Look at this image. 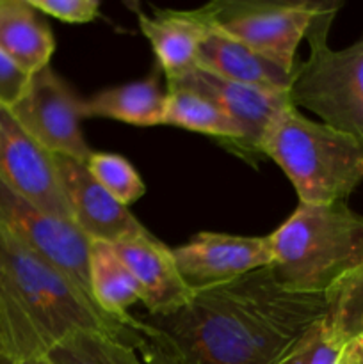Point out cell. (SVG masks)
Returning a JSON list of instances; mask_svg holds the SVG:
<instances>
[{"instance_id":"8","label":"cell","mask_w":363,"mask_h":364,"mask_svg":"<svg viewBox=\"0 0 363 364\" xmlns=\"http://www.w3.org/2000/svg\"><path fill=\"white\" fill-rule=\"evenodd\" d=\"M167 85L191 89L219 107L241 130V139L226 146L251 166L263 160L262 144L281 114L292 107L290 92H274L238 84L194 66L182 77L166 80Z\"/></svg>"},{"instance_id":"20","label":"cell","mask_w":363,"mask_h":364,"mask_svg":"<svg viewBox=\"0 0 363 364\" xmlns=\"http://www.w3.org/2000/svg\"><path fill=\"white\" fill-rule=\"evenodd\" d=\"M322 322L340 345L363 336V263L324 291Z\"/></svg>"},{"instance_id":"19","label":"cell","mask_w":363,"mask_h":364,"mask_svg":"<svg viewBox=\"0 0 363 364\" xmlns=\"http://www.w3.org/2000/svg\"><path fill=\"white\" fill-rule=\"evenodd\" d=\"M162 124L210 135L224 148L241 139V130L219 107L205 96L177 85H167Z\"/></svg>"},{"instance_id":"16","label":"cell","mask_w":363,"mask_h":364,"mask_svg":"<svg viewBox=\"0 0 363 364\" xmlns=\"http://www.w3.org/2000/svg\"><path fill=\"white\" fill-rule=\"evenodd\" d=\"M52 28L31 0H0V52L28 75L50 66Z\"/></svg>"},{"instance_id":"24","label":"cell","mask_w":363,"mask_h":364,"mask_svg":"<svg viewBox=\"0 0 363 364\" xmlns=\"http://www.w3.org/2000/svg\"><path fill=\"white\" fill-rule=\"evenodd\" d=\"M342 347L344 345L331 336L320 316L278 359L276 364H337Z\"/></svg>"},{"instance_id":"5","label":"cell","mask_w":363,"mask_h":364,"mask_svg":"<svg viewBox=\"0 0 363 364\" xmlns=\"http://www.w3.org/2000/svg\"><path fill=\"white\" fill-rule=\"evenodd\" d=\"M340 2H326L313 18L306 39L310 57L299 63L290 89L298 109L317 114L322 123L351 135L363 148V38L344 50L327 45Z\"/></svg>"},{"instance_id":"1","label":"cell","mask_w":363,"mask_h":364,"mask_svg":"<svg viewBox=\"0 0 363 364\" xmlns=\"http://www.w3.org/2000/svg\"><path fill=\"white\" fill-rule=\"evenodd\" d=\"M322 315L324 295L285 290L265 267L139 316L134 329L146 364H276Z\"/></svg>"},{"instance_id":"15","label":"cell","mask_w":363,"mask_h":364,"mask_svg":"<svg viewBox=\"0 0 363 364\" xmlns=\"http://www.w3.org/2000/svg\"><path fill=\"white\" fill-rule=\"evenodd\" d=\"M137 23L142 36L152 45L166 80L182 77L196 66V55L203 38L209 32L192 9H153V16L137 11Z\"/></svg>"},{"instance_id":"9","label":"cell","mask_w":363,"mask_h":364,"mask_svg":"<svg viewBox=\"0 0 363 364\" xmlns=\"http://www.w3.org/2000/svg\"><path fill=\"white\" fill-rule=\"evenodd\" d=\"M11 110L21 127L52 155L70 156L84 164L93 155L82 134V98L52 66L31 75L23 96Z\"/></svg>"},{"instance_id":"14","label":"cell","mask_w":363,"mask_h":364,"mask_svg":"<svg viewBox=\"0 0 363 364\" xmlns=\"http://www.w3.org/2000/svg\"><path fill=\"white\" fill-rule=\"evenodd\" d=\"M196 66L226 80L274 92H290L298 71H290L249 46L209 28L196 55Z\"/></svg>"},{"instance_id":"26","label":"cell","mask_w":363,"mask_h":364,"mask_svg":"<svg viewBox=\"0 0 363 364\" xmlns=\"http://www.w3.org/2000/svg\"><path fill=\"white\" fill-rule=\"evenodd\" d=\"M31 75L18 68L6 53L0 52V105L13 107L23 96Z\"/></svg>"},{"instance_id":"13","label":"cell","mask_w":363,"mask_h":364,"mask_svg":"<svg viewBox=\"0 0 363 364\" xmlns=\"http://www.w3.org/2000/svg\"><path fill=\"white\" fill-rule=\"evenodd\" d=\"M141 288V302L148 315H164L187 304L194 290L178 272L173 251L153 237L132 238L112 244Z\"/></svg>"},{"instance_id":"18","label":"cell","mask_w":363,"mask_h":364,"mask_svg":"<svg viewBox=\"0 0 363 364\" xmlns=\"http://www.w3.org/2000/svg\"><path fill=\"white\" fill-rule=\"evenodd\" d=\"M89 287L96 306L120 322H132L127 313L141 302V288L116 249L109 242H91L89 247Z\"/></svg>"},{"instance_id":"29","label":"cell","mask_w":363,"mask_h":364,"mask_svg":"<svg viewBox=\"0 0 363 364\" xmlns=\"http://www.w3.org/2000/svg\"><path fill=\"white\" fill-rule=\"evenodd\" d=\"M0 364H14L13 359H11L6 352H4L2 347H0Z\"/></svg>"},{"instance_id":"6","label":"cell","mask_w":363,"mask_h":364,"mask_svg":"<svg viewBox=\"0 0 363 364\" xmlns=\"http://www.w3.org/2000/svg\"><path fill=\"white\" fill-rule=\"evenodd\" d=\"M324 6L312 0H216L192 13L212 31L298 71L299 43Z\"/></svg>"},{"instance_id":"4","label":"cell","mask_w":363,"mask_h":364,"mask_svg":"<svg viewBox=\"0 0 363 364\" xmlns=\"http://www.w3.org/2000/svg\"><path fill=\"white\" fill-rule=\"evenodd\" d=\"M262 153L281 167L299 203L345 201L363 181V148L351 135L317 123L288 107L274 123Z\"/></svg>"},{"instance_id":"21","label":"cell","mask_w":363,"mask_h":364,"mask_svg":"<svg viewBox=\"0 0 363 364\" xmlns=\"http://www.w3.org/2000/svg\"><path fill=\"white\" fill-rule=\"evenodd\" d=\"M46 358L53 364H146L134 345L100 331L68 334Z\"/></svg>"},{"instance_id":"22","label":"cell","mask_w":363,"mask_h":364,"mask_svg":"<svg viewBox=\"0 0 363 364\" xmlns=\"http://www.w3.org/2000/svg\"><path fill=\"white\" fill-rule=\"evenodd\" d=\"M0 347L13 361L46 355L45 343L0 265Z\"/></svg>"},{"instance_id":"7","label":"cell","mask_w":363,"mask_h":364,"mask_svg":"<svg viewBox=\"0 0 363 364\" xmlns=\"http://www.w3.org/2000/svg\"><path fill=\"white\" fill-rule=\"evenodd\" d=\"M0 231L63 270L82 290L91 295V287H89L91 240L73 223L45 212L27 198L7 187L2 180H0Z\"/></svg>"},{"instance_id":"2","label":"cell","mask_w":363,"mask_h":364,"mask_svg":"<svg viewBox=\"0 0 363 364\" xmlns=\"http://www.w3.org/2000/svg\"><path fill=\"white\" fill-rule=\"evenodd\" d=\"M269 240L270 270L278 283L295 294L324 295L335 281L363 263V217L345 201L299 203Z\"/></svg>"},{"instance_id":"23","label":"cell","mask_w":363,"mask_h":364,"mask_svg":"<svg viewBox=\"0 0 363 364\" xmlns=\"http://www.w3.org/2000/svg\"><path fill=\"white\" fill-rule=\"evenodd\" d=\"M89 173L96 181L123 206H130L141 199L146 185L135 167L125 156L116 153H95L85 162Z\"/></svg>"},{"instance_id":"11","label":"cell","mask_w":363,"mask_h":364,"mask_svg":"<svg viewBox=\"0 0 363 364\" xmlns=\"http://www.w3.org/2000/svg\"><path fill=\"white\" fill-rule=\"evenodd\" d=\"M173 251L178 272L189 288L217 287L273 265L269 237L198 233Z\"/></svg>"},{"instance_id":"25","label":"cell","mask_w":363,"mask_h":364,"mask_svg":"<svg viewBox=\"0 0 363 364\" xmlns=\"http://www.w3.org/2000/svg\"><path fill=\"white\" fill-rule=\"evenodd\" d=\"M45 16H53L66 23H89L100 13L98 0H31Z\"/></svg>"},{"instance_id":"27","label":"cell","mask_w":363,"mask_h":364,"mask_svg":"<svg viewBox=\"0 0 363 364\" xmlns=\"http://www.w3.org/2000/svg\"><path fill=\"white\" fill-rule=\"evenodd\" d=\"M337 364H363V336L354 338L342 347Z\"/></svg>"},{"instance_id":"12","label":"cell","mask_w":363,"mask_h":364,"mask_svg":"<svg viewBox=\"0 0 363 364\" xmlns=\"http://www.w3.org/2000/svg\"><path fill=\"white\" fill-rule=\"evenodd\" d=\"M53 159L71 223L89 240L117 244L149 235L130 210L117 203L93 178L84 162L60 155H53Z\"/></svg>"},{"instance_id":"3","label":"cell","mask_w":363,"mask_h":364,"mask_svg":"<svg viewBox=\"0 0 363 364\" xmlns=\"http://www.w3.org/2000/svg\"><path fill=\"white\" fill-rule=\"evenodd\" d=\"M0 265L45 343L46 354L63 338L77 331H100L139 347L135 316L127 323L107 315L63 270L4 231H0Z\"/></svg>"},{"instance_id":"17","label":"cell","mask_w":363,"mask_h":364,"mask_svg":"<svg viewBox=\"0 0 363 364\" xmlns=\"http://www.w3.org/2000/svg\"><path fill=\"white\" fill-rule=\"evenodd\" d=\"M160 68L141 80L107 87L82 100L84 117H105L134 127H160L164 123L166 92L160 89Z\"/></svg>"},{"instance_id":"10","label":"cell","mask_w":363,"mask_h":364,"mask_svg":"<svg viewBox=\"0 0 363 364\" xmlns=\"http://www.w3.org/2000/svg\"><path fill=\"white\" fill-rule=\"evenodd\" d=\"M0 180L45 212L71 223L56 159L4 105H0Z\"/></svg>"},{"instance_id":"28","label":"cell","mask_w":363,"mask_h":364,"mask_svg":"<svg viewBox=\"0 0 363 364\" xmlns=\"http://www.w3.org/2000/svg\"><path fill=\"white\" fill-rule=\"evenodd\" d=\"M14 364H53L46 355H39V358H28V359H20V361H14Z\"/></svg>"}]
</instances>
